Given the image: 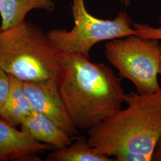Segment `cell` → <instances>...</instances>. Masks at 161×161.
Masks as SVG:
<instances>
[{
  "label": "cell",
  "instance_id": "52a82bcc",
  "mask_svg": "<svg viewBox=\"0 0 161 161\" xmlns=\"http://www.w3.org/2000/svg\"><path fill=\"white\" fill-rule=\"evenodd\" d=\"M52 149L0 118V161H42L38 155Z\"/></svg>",
  "mask_w": 161,
  "mask_h": 161
},
{
  "label": "cell",
  "instance_id": "4fadbf2b",
  "mask_svg": "<svg viewBox=\"0 0 161 161\" xmlns=\"http://www.w3.org/2000/svg\"><path fill=\"white\" fill-rule=\"evenodd\" d=\"M10 88V76L0 68V110L6 102Z\"/></svg>",
  "mask_w": 161,
  "mask_h": 161
},
{
  "label": "cell",
  "instance_id": "ba28073f",
  "mask_svg": "<svg viewBox=\"0 0 161 161\" xmlns=\"http://www.w3.org/2000/svg\"><path fill=\"white\" fill-rule=\"evenodd\" d=\"M20 131L30 138L58 149L71 143L72 138L54 121L33 111L20 125Z\"/></svg>",
  "mask_w": 161,
  "mask_h": 161
},
{
  "label": "cell",
  "instance_id": "7a4b0ae2",
  "mask_svg": "<svg viewBox=\"0 0 161 161\" xmlns=\"http://www.w3.org/2000/svg\"><path fill=\"white\" fill-rule=\"evenodd\" d=\"M124 102L127 108L88 131V141L109 157L122 152L152 157L161 135V88L153 94H125Z\"/></svg>",
  "mask_w": 161,
  "mask_h": 161
},
{
  "label": "cell",
  "instance_id": "9c48e42d",
  "mask_svg": "<svg viewBox=\"0 0 161 161\" xmlns=\"http://www.w3.org/2000/svg\"><path fill=\"white\" fill-rule=\"evenodd\" d=\"M8 75L10 88L6 102L0 110V118L16 128L20 126L34 110L24 92L22 80Z\"/></svg>",
  "mask_w": 161,
  "mask_h": 161
},
{
  "label": "cell",
  "instance_id": "8fae6325",
  "mask_svg": "<svg viewBox=\"0 0 161 161\" xmlns=\"http://www.w3.org/2000/svg\"><path fill=\"white\" fill-rule=\"evenodd\" d=\"M47 161H112L109 156L100 153L92 147L88 138L78 137L74 142L60 149H54L47 157Z\"/></svg>",
  "mask_w": 161,
  "mask_h": 161
},
{
  "label": "cell",
  "instance_id": "5bb4252c",
  "mask_svg": "<svg viewBox=\"0 0 161 161\" xmlns=\"http://www.w3.org/2000/svg\"><path fill=\"white\" fill-rule=\"evenodd\" d=\"M114 161H150L152 157L143 154L131 152H122L116 153Z\"/></svg>",
  "mask_w": 161,
  "mask_h": 161
},
{
  "label": "cell",
  "instance_id": "3957f363",
  "mask_svg": "<svg viewBox=\"0 0 161 161\" xmlns=\"http://www.w3.org/2000/svg\"><path fill=\"white\" fill-rule=\"evenodd\" d=\"M64 56L47 34L25 20L0 31V68L22 81L60 80Z\"/></svg>",
  "mask_w": 161,
  "mask_h": 161
},
{
  "label": "cell",
  "instance_id": "30bf717a",
  "mask_svg": "<svg viewBox=\"0 0 161 161\" xmlns=\"http://www.w3.org/2000/svg\"><path fill=\"white\" fill-rule=\"evenodd\" d=\"M53 0H0V31L12 28L23 20L29 12L34 9L54 11Z\"/></svg>",
  "mask_w": 161,
  "mask_h": 161
},
{
  "label": "cell",
  "instance_id": "e0dca14e",
  "mask_svg": "<svg viewBox=\"0 0 161 161\" xmlns=\"http://www.w3.org/2000/svg\"><path fill=\"white\" fill-rule=\"evenodd\" d=\"M159 20H160V22H161V15H160V16H159Z\"/></svg>",
  "mask_w": 161,
  "mask_h": 161
},
{
  "label": "cell",
  "instance_id": "9a60e30c",
  "mask_svg": "<svg viewBox=\"0 0 161 161\" xmlns=\"http://www.w3.org/2000/svg\"><path fill=\"white\" fill-rule=\"evenodd\" d=\"M152 160L161 161V135L156 144L155 149L153 150L152 156Z\"/></svg>",
  "mask_w": 161,
  "mask_h": 161
},
{
  "label": "cell",
  "instance_id": "6da1fadb",
  "mask_svg": "<svg viewBox=\"0 0 161 161\" xmlns=\"http://www.w3.org/2000/svg\"><path fill=\"white\" fill-rule=\"evenodd\" d=\"M122 78L103 64L80 54H65L59 90L70 118L88 131L122 109Z\"/></svg>",
  "mask_w": 161,
  "mask_h": 161
},
{
  "label": "cell",
  "instance_id": "8992f818",
  "mask_svg": "<svg viewBox=\"0 0 161 161\" xmlns=\"http://www.w3.org/2000/svg\"><path fill=\"white\" fill-rule=\"evenodd\" d=\"M23 90L32 109L46 115L61 127L70 137L79 134L71 121L59 90V80L49 79L22 81Z\"/></svg>",
  "mask_w": 161,
  "mask_h": 161
},
{
  "label": "cell",
  "instance_id": "7c38bea8",
  "mask_svg": "<svg viewBox=\"0 0 161 161\" xmlns=\"http://www.w3.org/2000/svg\"><path fill=\"white\" fill-rule=\"evenodd\" d=\"M132 26L136 35L138 36L150 40H161V25L158 28L143 23H134Z\"/></svg>",
  "mask_w": 161,
  "mask_h": 161
},
{
  "label": "cell",
  "instance_id": "5b68a950",
  "mask_svg": "<svg viewBox=\"0 0 161 161\" xmlns=\"http://www.w3.org/2000/svg\"><path fill=\"white\" fill-rule=\"evenodd\" d=\"M71 8L74 27L70 31L52 29L47 33L64 54L90 58L91 49L98 42L136 35L132 20L125 12H120L113 20H103L88 13L84 0H72Z\"/></svg>",
  "mask_w": 161,
  "mask_h": 161
},
{
  "label": "cell",
  "instance_id": "2e32d148",
  "mask_svg": "<svg viewBox=\"0 0 161 161\" xmlns=\"http://www.w3.org/2000/svg\"><path fill=\"white\" fill-rule=\"evenodd\" d=\"M160 50H161V53H160V64H159V75H160L161 76V44L160 46Z\"/></svg>",
  "mask_w": 161,
  "mask_h": 161
},
{
  "label": "cell",
  "instance_id": "277c9868",
  "mask_svg": "<svg viewBox=\"0 0 161 161\" xmlns=\"http://www.w3.org/2000/svg\"><path fill=\"white\" fill-rule=\"evenodd\" d=\"M159 40L132 35L110 41L105 55L122 79L130 80L140 94H153L161 88L158 80L160 64Z\"/></svg>",
  "mask_w": 161,
  "mask_h": 161
}]
</instances>
